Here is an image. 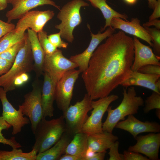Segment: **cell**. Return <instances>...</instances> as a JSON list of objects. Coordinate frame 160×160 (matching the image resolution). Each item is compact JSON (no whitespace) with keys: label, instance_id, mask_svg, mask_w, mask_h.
Masks as SVG:
<instances>
[{"label":"cell","instance_id":"cell-32","mask_svg":"<svg viewBox=\"0 0 160 160\" xmlns=\"http://www.w3.org/2000/svg\"><path fill=\"white\" fill-rule=\"evenodd\" d=\"M150 35L152 39L154 50L157 56L160 55V31L156 28L144 27Z\"/></svg>","mask_w":160,"mask_h":160},{"label":"cell","instance_id":"cell-48","mask_svg":"<svg viewBox=\"0 0 160 160\" xmlns=\"http://www.w3.org/2000/svg\"><path fill=\"white\" fill-rule=\"evenodd\" d=\"M9 0H7V2H8V1H9Z\"/></svg>","mask_w":160,"mask_h":160},{"label":"cell","instance_id":"cell-9","mask_svg":"<svg viewBox=\"0 0 160 160\" xmlns=\"http://www.w3.org/2000/svg\"><path fill=\"white\" fill-rule=\"evenodd\" d=\"M118 98V95H111L96 101L92 100V110L84 124L81 132L87 134L102 132L103 117L110 104Z\"/></svg>","mask_w":160,"mask_h":160},{"label":"cell","instance_id":"cell-2","mask_svg":"<svg viewBox=\"0 0 160 160\" xmlns=\"http://www.w3.org/2000/svg\"><path fill=\"white\" fill-rule=\"evenodd\" d=\"M123 89V98L119 105L113 109L109 106L107 111L108 115L105 121L103 123V131L112 133L116 125L125 117L129 115L137 113L139 107L143 105L144 101L140 96H137L135 88L130 87Z\"/></svg>","mask_w":160,"mask_h":160},{"label":"cell","instance_id":"cell-7","mask_svg":"<svg viewBox=\"0 0 160 160\" xmlns=\"http://www.w3.org/2000/svg\"><path fill=\"white\" fill-rule=\"evenodd\" d=\"M77 67L78 66L76 63L65 57L62 51L57 49L51 54L46 55L43 69V72L49 75L56 86L66 72Z\"/></svg>","mask_w":160,"mask_h":160},{"label":"cell","instance_id":"cell-19","mask_svg":"<svg viewBox=\"0 0 160 160\" xmlns=\"http://www.w3.org/2000/svg\"><path fill=\"white\" fill-rule=\"evenodd\" d=\"M160 75L149 74L132 71L128 78L121 84L126 88L139 86L160 93Z\"/></svg>","mask_w":160,"mask_h":160},{"label":"cell","instance_id":"cell-16","mask_svg":"<svg viewBox=\"0 0 160 160\" xmlns=\"http://www.w3.org/2000/svg\"><path fill=\"white\" fill-rule=\"evenodd\" d=\"M111 26L115 30L119 29L140 38L153 47L151 37L145 28L141 25L140 20L138 18H133L129 21L120 18H113L111 21Z\"/></svg>","mask_w":160,"mask_h":160},{"label":"cell","instance_id":"cell-46","mask_svg":"<svg viewBox=\"0 0 160 160\" xmlns=\"http://www.w3.org/2000/svg\"><path fill=\"white\" fill-rule=\"evenodd\" d=\"M137 0H124V1L127 4L132 5L135 4L137 2Z\"/></svg>","mask_w":160,"mask_h":160},{"label":"cell","instance_id":"cell-37","mask_svg":"<svg viewBox=\"0 0 160 160\" xmlns=\"http://www.w3.org/2000/svg\"><path fill=\"white\" fill-rule=\"evenodd\" d=\"M15 25L12 23L4 22L0 19V39L15 29Z\"/></svg>","mask_w":160,"mask_h":160},{"label":"cell","instance_id":"cell-34","mask_svg":"<svg viewBox=\"0 0 160 160\" xmlns=\"http://www.w3.org/2000/svg\"><path fill=\"white\" fill-rule=\"evenodd\" d=\"M119 142L117 140L111 146L108 154L109 156L108 160H124L123 154L119 152Z\"/></svg>","mask_w":160,"mask_h":160},{"label":"cell","instance_id":"cell-24","mask_svg":"<svg viewBox=\"0 0 160 160\" xmlns=\"http://www.w3.org/2000/svg\"><path fill=\"white\" fill-rule=\"evenodd\" d=\"M88 150L87 135L81 132L73 136L67 146L65 153L76 156L81 160H85Z\"/></svg>","mask_w":160,"mask_h":160},{"label":"cell","instance_id":"cell-41","mask_svg":"<svg viewBox=\"0 0 160 160\" xmlns=\"http://www.w3.org/2000/svg\"><path fill=\"white\" fill-rule=\"evenodd\" d=\"M106 153V151L95 153L92 156L87 157L85 160H103Z\"/></svg>","mask_w":160,"mask_h":160},{"label":"cell","instance_id":"cell-11","mask_svg":"<svg viewBox=\"0 0 160 160\" xmlns=\"http://www.w3.org/2000/svg\"><path fill=\"white\" fill-rule=\"evenodd\" d=\"M7 92L3 87H0V100L2 106V117L12 127V134L15 135L21 131L22 128L29 124L30 121L26 117H24L20 105L18 110L15 109L8 101Z\"/></svg>","mask_w":160,"mask_h":160},{"label":"cell","instance_id":"cell-29","mask_svg":"<svg viewBox=\"0 0 160 160\" xmlns=\"http://www.w3.org/2000/svg\"><path fill=\"white\" fill-rule=\"evenodd\" d=\"M25 43V39L14 44L0 53V57L13 63L17 53L23 47Z\"/></svg>","mask_w":160,"mask_h":160},{"label":"cell","instance_id":"cell-21","mask_svg":"<svg viewBox=\"0 0 160 160\" xmlns=\"http://www.w3.org/2000/svg\"><path fill=\"white\" fill-rule=\"evenodd\" d=\"M43 75L44 81L41 94L43 117L51 118L54 115L53 103L55 100L56 85L46 73H44Z\"/></svg>","mask_w":160,"mask_h":160},{"label":"cell","instance_id":"cell-31","mask_svg":"<svg viewBox=\"0 0 160 160\" xmlns=\"http://www.w3.org/2000/svg\"><path fill=\"white\" fill-rule=\"evenodd\" d=\"M145 104L144 112L145 113L154 109H160V93L153 92L147 98Z\"/></svg>","mask_w":160,"mask_h":160},{"label":"cell","instance_id":"cell-5","mask_svg":"<svg viewBox=\"0 0 160 160\" xmlns=\"http://www.w3.org/2000/svg\"><path fill=\"white\" fill-rule=\"evenodd\" d=\"M89 4L83 0H72L64 5L60 10L57 18L61 23L55 28L59 30L61 37L70 43L74 39L73 34L74 28L82 22L80 10L82 7Z\"/></svg>","mask_w":160,"mask_h":160},{"label":"cell","instance_id":"cell-30","mask_svg":"<svg viewBox=\"0 0 160 160\" xmlns=\"http://www.w3.org/2000/svg\"><path fill=\"white\" fill-rule=\"evenodd\" d=\"M37 33L38 40L46 55L51 54L57 49L49 41L46 31L42 30Z\"/></svg>","mask_w":160,"mask_h":160},{"label":"cell","instance_id":"cell-23","mask_svg":"<svg viewBox=\"0 0 160 160\" xmlns=\"http://www.w3.org/2000/svg\"><path fill=\"white\" fill-rule=\"evenodd\" d=\"M73 136L65 132L59 140L45 151L38 153L36 160H59Z\"/></svg>","mask_w":160,"mask_h":160},{"label":"cell","instance_id":"cell-44","mask_svg":"<svg viewBox=\"0 0 160 160\" xmlns=\"http://www.w3.org/2000/svg\"><path fill=\"white\" fill-rule=\"evenodd\" d=\"M7 0H0V10L5 9L7 6Z\"/></svg>","mask_w":160,"mask_h":160},{"label":"cell","instance_id":"cell-45","mask_svg":"<svg viewBox=\"0 0 160 160\" xmlns=\"http://www.w3.org/2000/svg\"><path fill=\"white\" fill-rule=\"evenodd\" d=\"M148 1L149 7L151 9H153L155 6L156 0H147Z\"/></svg>","mask_w":160,"mask_h":160},{"label":"cell","instance_id":"cell-18","mask_svg":"<svg viewBox=\"0 0 160 160\" xmlns=\"http://www.w3.org/2000/svg\"><path fill=\"white\" fill-rule=\"evenodd\" d=\"M134 58L132 67V71H138L141 67L152 64L160 65L159 57L149 46L142 43L137 38H133Z\"/></svg>","mask_w":160,"mask_h":160},{"label":"cell","instance_id":"cell-40","mask_svg":"<svg viewBox=\"0 0 160 160\" xmlns=\"http://www.w3.org/2000/svg\"><path fill=\"white\" fill-rule=\"evenodd\" d=\"M152 14L149 18V21L157 19L160 17V0H156Z\"/></svg>","mask_w":160,"mask_h":160},{"label":"cell","instance_id":"cell-8","mask_svg":"<svg viewBox=\"0 0 160 160\" xmlns=\"http://www.w3.org/2000/svg\"><path fill=\"white\" fill-rule=\"evenodd\" d=\"M41 94V89L36 81L33 84L32 90L25 95L24 102L20 105L23 115L29 118L33 134L38 124L43 117Z\"/></svg>","mask_w":160,"mask_h":160},{"label":"cell","instance_id":"cell-39","mask_svg":"<svg viewBox=\"0 0 160 160\" xmlns=\"http://www.w3.org/2000/svg\"><path fill=\"white\" fill-rule=\"evenodd\" d=\"M13 63L0 57V75L6 73L9 70Z\"/></svg>","mask_w":160,"mask_h":160},{"label":"cell","instance_id":"cell-26","mask_svg":"<svg viewBox=\"0 0 160 160\" xmlns=\"http://www.w3.org/2000/svg\"><path fill=\"white\" fill-rule=\"evenodd\" d=\"M19 148H13L11 151L0 150V160H36L37 152L32 149L25 153Z\"/></svg>","mask_w":160,"mask_h":160},{"label":"cell","instance_id":"cell-49","mask_svg":"<svg viewBox=\"0 0 160 160\" xmlns=\"http://www.w3.org/2000/svg\"></svg>","mask_w":160,"mask_h":160},{"label":"cell","instance_id":"cell-12","mask_svg":"<svg viewBox=\"0 0 160 160\" xmlns=\"http://www.w3.org/2000/svg\"><path fill=\"white\" fill-rule=\"evenodd\" d=\"M54 15V12L49 9L30 11L19 19L15 29L16 31H19L30 28L37 33L43 30L45 24Z\"/></svg>","mask_w":160,"mask_h":160},{"label":"cell","instance_id":"cell-35","mask_svg":"<svg viewBox=\"0 0 160 160\" xmlns=\"http://www.w3.org/2000/svg\"><path fill=\"white\" fill-rule=\"evenodd\" d=\"M137 71L147 74L160 75V65H148L141 67Z\"/></svg>","mask_w":160,"mask_h":160},{"label":"cell","instance_id":"cell-4","mask_svg":"<svg viewBox=\"0 0 160 160\" xmlns=\"http://www.w3.org/2000/svg\"><path fill=\"white\" fill-rule=\"evenodd\" d=\"M34 61L27 33H26L25 43L17 53L8 71L0 76V87L6 92L15 89L13 82L21 74L33 70Z\"/></svg>","mask_w":160,"mask_h":160},{"label":"cell","instance_id":"cell-20","mask_svg":"<svg viewBox=\"0 0 160 160\" xmlns=\"http://www.w3.org/2000/svg\"><path fill=\"white\" fill-rule=\"evenodd\" d=\"M87 135L88 145L87 157L92 156L95 153L106 151L118 139L117 136L112 133L106 131Z\"/></svg>","mask_w":160,"mask_h":160},{"label":"cell","instance_id":"cell-25","mask_svg":"<svg viewBox=\"0 0 160 160\" xmlns=\"http://www.w3.org/2000/svg\"><path fill=\"white\" fill-rule=\"evenodd\" d=\"M87 0L89 1L93 7L99 9L100 10L105 19V24L101 29V31H104L107 27H112L111 22L113 18H120L128 21L127 15L120 13L113 9L108 4L106 0Z\"/></svg>","mask_w":160,"mask_h":160},{"label":"cell","instance_id":"cell-10","mask_svg":"<svg viewBox=\"0 0 160 160\" xmlns=\"http://www.w3.org/2000/svg\"><path fill=\"white\" fill-rule=\"evenodd\" d=\"M81 73L75 69L69 70L56 85L55 100L58 108L63 112L70 105L74 84Z\"/></svg>","mask_w":160,"mask_h":160},{"label":"cell","instance_id":"cell-22","mask_svg":"<svg viewBox=\"0 0 160 160\" xmlns=\"http://www.w3.org/2000/svg\"><path fill=\"white\" fill-rule=\"evenodd\" d=\"M27 33L34 61L33 70L38 78L43 75V67L46 54L38 40L37 33L31 29Z\"/></svg>","mask_w":160,"mask_h":160},{"label":"cell","instance_id":"cell-47","mask_svg":"<svg viewBox=\"0 0 160 160\" xmlns=\"http://www.w3.org/2000/svg\"><path fill=\"white\" fill-rule=\"evenodd\" d=\"M156 116L160 119V109H156Z\"/></svg>","mask_w":160,"mask_h":160},{"label":"cell","instance_id":"cell-42","mask_svg":"<svg viewBox=\"0 0 160 160\" xmlns=\"http://www.w3.org/2000/svg\"><path fill=\"white\" fill-rule=\"evenodd\" d=\"M144 27H149L152 26H154L155 28L160 30V20L158 19L152 20L144 23L143 24Z\"/></svg>","mask_w":160,"mask_h":160},{"label":"cell","instance_id":"cell-43","mask_svg":"<svg viewBox=\"0 0 160 160\" xmlns=\"http://www.w3.org/2000/svg\"><path fill=\"white\" fill-rule=\"evenodd\" d=\"M59 160H81L78 157L68 153H65L60 158Z\"/></svg>","mask_w":160,"mask_h":160},{"label":"cell","instance_id":"cell-36","mask_svg":"<svg viewBox=\"0 0 160 160\" xmlns=\"http://www.w3.org/2000/svg\"><path fill=\"white\" fill-rule=\"evenodd\" d=\"M124 160H149L146 156L140 153L133 151H124L123 154Z\"/></svg>","mask_w":160,"mask_h":160},{"label":"cell","instance_id":"cell-28","mask_svg":"<svg viewBox=\"0 0 160 160\" xmlns=\"http://www.w3.org/2000/svg\"><path fill=\"white\" fill-rule=\"evenodd\" d=\"M11 126L6 122L2 116H0V143L10 146L13 148H20L21 147V144L17 142L15 137L7 139L5 137L2 133L3 130H8Z\"/></svg>","mask_w":160,"mask_h":160},{"label":"cell","instance_id":"cell-33","mask_svg":"<svg viewBox=\"0 0 160 160\" xmlns=\"http://www.w3.org/2000/svg\"><path fill=\"white\" fill-rule=\"evenodd\" d=\"M60 32L47 35V38L50 43L55 47L57 48L66 49L68 44L63 41L61 38Z\"/></svg>","mask_w":160,"mask_h":160},{"label":"cell","instance_id":"cell-3","mask_svg":"<svg viewBox=\"0 0 160 160\" xmlns=\"http://www.w3.org/2000/svg\"><path fill=\"white\" fill-rule=\"evenodd\" d=\"M65 131L63 115L51 120L43 117L38 124L33 134L35 141L32 149L38 153L45 151L53 146Z\"/></svg>","mask_w":160,"mask_h":160},{"label":"cell","instance_id":"cell-17","mask_svg":"<svg viewBox=\"0 0 160 160\" xmlns=\"http://www.w3.org/2000/svg\"><path fill=\"white\" fill-rule=\"evenodd\" d=\"M128 116L126 119L118 122L115 128L128 132L134 138L141 133H157L160 131V125L157 122L149 121L143 122L137 119L133 115Z\"/></svg>","mask_w":160,"mask_h":160},{"label":"cell","instance_id":"cell-27","mask_svg":"<svg viewBox=\"0 0 160 160\" xmlns=\"http://www.w3.org/2000/svg\"><path fill=\"white\" fill-rule=\"evenodd\" d=\"M25 30L17 31L14 29L0 39V53L25 38Z\"/></svg>","mask_w":160,"mask_h":160},{"label":"cell","instance_id":"cell-1","mask_svg":"<svg viewBox=\"0 0 160 160\" xmlns=\"http://www.w3.org/2000/svg\"><path fill=\"white\" fill-rule=\"evenodd\" d=\"M134 58L133 39L121 31L99 45L81 76L91 100L109 95L126 80L132 71Z\"/></svg>","mask_w":160,"mask_h":160},{"label":"cell","instance_id":"cell-15","mask_svg":"<svg viewBox=\"0 0 160 160\" xmlns=\"http://www.w3.org/2000/svg\"><path fill=\"white\" fill-rule=\"evenodd\" d=\"M12 8L6 13L7 22L11 23L15 19H19L27 12L38 6L45 5H52L59 10L60 7L51 0H9Z\"/></svg>","mask_w":160,"mask_h":160},{"label":"cell","instance_id":"cell-38","mask_svg":"<svg viewBox=\"0 0 160 160\" xmlns=\"http://www.w3.org/2000/svg\"><path fill=\"white\" fill-rule=\"evenodd\" d=\"M29 79V76L27 73L21 74L15 79L13 82L15 87L16 88V87L23 85L28 81Z\"/></svg>","mask_w":160,"mask_h":160},{"label":"cell","instance_id":"cell-14","mask_svg":"<svg viewBox=\"0 0 160 160\" xmlns=\"http://www.w3.org/2000/svg\"><path fill=\"white\" fill-rule=\"evenodd\" d=\"M115 30L113 28L109 27L104 32L99 31L96 34L90 31L91 39L87 47L82 52L72 56L69 59L78 65L81 73L87 68L90 58L97 47L103 41L113 34Z\"/></svg>","mask_w":160,"mask_h":160},{"label":"cell","instance_id":"cell-6","mask_svg":"<svg viewBox=\"0 0 160 160\" xmlns=\"http://www.w3.org/2000/svg\"><path fill=\"white\" fill-rule=\"evenodd\" d=\"M91 100L87 93L83 99L71 105L63 112L65 125V132L73 136L81 132L82 127L87 120L88 112L92 107Z\"/></svg>","mask_w":160,"mask_h":160},{"label":"cell","instance_id":"cell-13","mask_svg":"<svg viewBox=\"0 0 160 160\" xmlns=\"http://www.w3.org/2000/svg\"><path fill=\"white\" fill-rule=\"evenodd\" d=\"M135 138L136 143L130 146L128 151L143 154L149 160H159L160 133L151 132L145 135L137 136Z\"/></svg>","mask_w":160,"mask_h":160}]
</instances>
